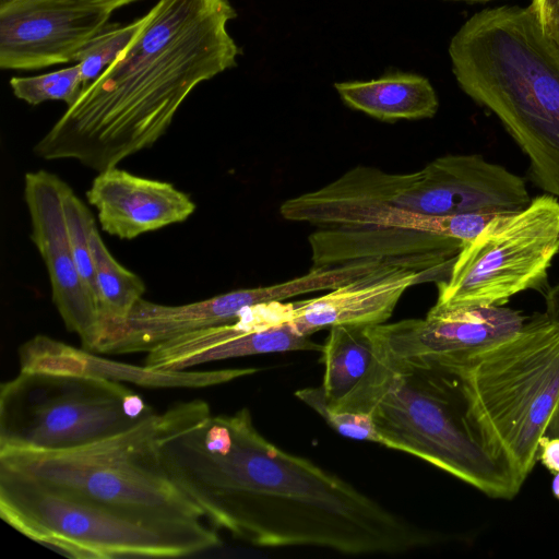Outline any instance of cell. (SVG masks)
Masks as SVG:
<instances>
[{
    "instance_id": "cell-1",
    "label": "cell",
    "mask_w": 559,
    "mask_h": 559,
    "mask_svg": "<svg viewBox=\"0 0 559 559\" xmlns=\"http://www.w3.org/2000/svg\"><path fill=\"white\" fill-rule=\"evenodd\" d=\"M157 452L212 526L253 546L396 555L435 542L336 474L269 441L248 408L194 417L166 433Z\"/></svg>"
},
{
    "instance_id": "cell-2",
    "label": "cell",
    "mask_w": 559,
    "mask_h": 559,
    "mask_svg": "<svg viewBox=\"0 0 559 559\" xmlns=\"http://www.w3.org/2000/svg\"><path fill=\"white\" fill-rule=\"evenodd\" d=\"M236 16L229 0H158L34 153L99 173L151 147L197 85L237 64L240 50L227 29Z\"/></svg>"
},
{
    "instance_id": "cell-3",
    "label": "cell",
    "mask_w": 559,
    "mask_h": 559,
    "mask_svg": "<svg viewBox=\"0 0 559 559\" xmlns=\"http://www.w3.org/2000/svg\"><path fill=\"white\" fill-rule=\"evenodd\" d=\"M449 56L461 90L499 119L527 156L532 181L559 199V50L532 5L473 14Z\"/></svg>"
},
{
    "instance_id": "cell-4",
    "label": "cell",
    "mask_w": 559,
    "mask_h": 559,
    "mask_svg": "<svg viewBox=\"0 0 559 559\" xmlns=\"http://www.w3.org/2000/svg\"><path fill=\"white\" fill-rule=\"evenodd\" d=\"M330 408L368 415L384 447L424 460L490 498L512 499L522 487L488 449L462 380L449 368L374 346L365 377Z\"/></svg>"
},
{
    "instance_id": "cell-5",
    "label": "cell",
    "mask_w": 559,
    "mask_h": 559,
    "mask_svg": "<svg viewBox=\"0 0 559 559\" xmlns=\"http://www.w3.org/2000/svg\"><path fill=\"white\" fill-rule=\"evenodd\" d=\"M207 406L201 400L179 403L124 432L72 450L0 451V468L141 518L205 520L165 472L157 447Z\"/></svg>"
},
{
    "instance_id": "cell-6",
    "label": "cell",
    "mask_w": 559,
    "mask_h": 559,
    "mask_svg": "<svg viewBox=\"0 0 559 559\" xmlns=\"http://www.w3.org/2000/svg\"><path fill=\"white\" fill-rule=\"evenodd\" d=\"M449 369L488 449L523 485L559 404V326L535 313L510 338Z\"/></svg>"
},
{
    "instance_id": "cell-7",
    "label": "cell",
    "mask_w": 559,
    "mask_h": 559,
    "mask_svg": "<svg viewBox=\"0 0 559 559\" xmlns=\"http://www.w3.org/2000/svg\"><path fill=\"white\" fill-rule=\"evenodd\" d=\"M0 515L28 538L76 559L185 557L222 546L205 520L141 518L3 468Z\"/></svg>"
},
{
    "instance_id": "cell-8",
    "label": "cell",
    "mask_w": 559,
    "mask_h": 559,
    "mask_svg": "<svg viewBox=\"0 0 559 559\" xmlns=\"http://www.w3.org/2000/svg\"><path fill=\"white\" fill-rule=\"evenodd\" d=\"M156 412L116 381L21 370L0 385V451H66L124 432Z\"/></svg>"
},
{
    "instance_id": "cell-9",
    "label": "cell",
    "mask_w": 559,
    "mask_h": 559,
    "mask_svg": "<svg viewBox=\"0 0 559 559\" xmlns=\"http://www.w3.org/2000/svg\"><path fill=\"white\" fill-rule=\"evenodd\" d=\"M559 252V199L544 193L523 210L495 216L437 282L441 309L502 306L524 290L547 292Z\"/></svg>"
},
{
    "instance_id": "cell-10",
    "label": "cell",
    "mask_w": 559,
    "mask_h": 559,
    "mask_svg": "<svg viewBox=\"0 0 559 559\" xmlns=\"http://www.w3.org/2000/svg\"><path fill=\"white\" fill-rule=\"evenodd\" d=\"M526 320L521 311L503 306L432 307L424 319L368 325V331L384 353L454 368L510 338Z\"/></svg>"
},
{
    "instance_id": "cell-11",
    "label": "cell",
    "mask_w": 559,
    "mask_h": 559,
    "mask_svg": "<svg viewBox=\"0 0 559 559\" xmlns=\"http://www.w3.org/2000/svg\"><path fill=\"white\" fill-rule=\"evenodd\" d=\"M66 182L46 170L24 178L31 238L46 264L51 297L68 331L80 336L82 348L95 353L102 337L97 305L79 274L68 234L62 195Z\"/></svg>"
},
{
    "instance_id": "cell-12",
    "label": "cell",
    "mask_w": 559,
    "mask_h": 559,
    "mask_svg": "<svg viewBox=\"0 0 559 559\" xmlns=\"http://www.w3.org/2000/svg\"><path fill=\"white\" fill-rule=\"evenodd\" d=\"M455 257L427 254L394 259L326 294L293 302L289 324L302 336L342 324L385 323L409 287L445 280Z\"/></svg>"
},
{
    "instance_id": "cell-13",
    "label": "cell",
    "mask_w": 559,
    "mask_h": 559,
    "mask_svg": "<svg viewBox=\"0 0 559 559\" xmlns=\"http://www.w3.org/2000/svg\"><path fill=\"white\" fill-rule=\"evenodd\" d=\"M110 14L51 0H9L0 4V67L34 70L75 61Z\"/></svg>"
},
{
    "instance_id": "cell-14",
    "label": "cell",
    "mask_w": 559,
    "mask_h": 559,
    "mask_svg": "<svg viewBox=\"0 0 559 559\" xmlns=\"http://www.w3.org/2000/svg\"><path fill=\"white\" fill-rule=\"evenodd\" d=\"M86 198L96 207L103 230L120 239L182 223L195 211L190 197L171 183L116 167L98 173Z\"/></svg>"
},
{
    "instance_id": "cell-15",
    "label": "cell",
    "mask_w": 559,
    "mask_h": 559,
    "mask_svg": "<svg viewBox=\"0 0 559 559\" xmlns=\"http://www.w3.org/2000/svg\"><path fill=\"white\" fill-rule=\"evenodd\" d=\"M255 305H260L258 287L180 306H165L141 298L127 319L107 334L95 353H148L181 335L231 322L245 309Z\"/></svg>"
},
{
    "instance_id": "cell-16",
    "label": "cell",
    "mask_w": 559,
    "mask_h": 559,
    "mask_svg": "<svg viewBox=\"0 0 559 559\" xmlns=\"http://www.w3.org/2000/svg\"><path fill=\"white\" fill-rule=\"evenodd\" d=\"M21 370L76 373L116 382H131L152 388H204L251 376L257 368L205 371L162 370L100 358L96 353L75 348L38 334L19 348Z\"/></svg>"
},
{
    "instance_id": "cell-17",
    "label": "cell",
    "mask_w": 559,
    "mask_h": 559,
    "mask_svg": "<svg viewBox=\"0 0 559 559\" xmlns=\"http://www.w3.org/2000/svg\"><path fill=\"white\" fill-rule=\"evenodd\" d=\"M308 241L311 267L427 254L455 257L464 246L463 241L429 228L359 224L319 227Z\"/></svg>"
},
{
    "instance_id": "cell-18",
    "label": "cell",
    "mask_w": 559,
    "mask_h": 559,
    "mask_svg": "<svg viewBox=\"0 0 559 559\" xmlns=\"http://www.w3.org/2000/svg\"><path fill=\"white\" fill-rule=\"evenodd\" d=\"M343 103L378 120H417L432 118L439 108L437 93L423 75L391 71L369 81L335 83Z\"/></svg>"
},
{
    "instance_id": "cell-19",
    "label": "cell",
    "mask_w": 559,
    "mask_h": 559,
    "mask_svg": "<svg viewBox=\"0 0 559 559\" xmlns=\"http://www.w3.org/2000/svg\"><path fill=\"white\" fill-rule=\"evenodd\" d=\"M374 359L368 325L342 324L330 328L323 344L322 389L330 407L336 406L360 382Z\"/></svg>"
},
{
    "instance_id": "cell-20",
    "label": "cell",
    "mask_w": 559,
    "mask_h": 559,
    "mask_svg": "<svg viewBox=\"0 0 559 559\" xmlns=\"http://www.w3.org/2000/svg\"><path fill=\"white\" fill-rule=\"evenodd\" d=\"M90 245L95 270L103 342L111 330L127 319L133 306L143 297L145 285L136 274L127 270L110 254L96 224L91 229Z\"/></svg>"
},
{
    "instance_id": "cell-21",
    "label": "cell",
    "mask_w": 559,
    "mask_h": 559,
    "mask_svg": "<svg viewBox=\"0 0 559 559\" xmlns=\"http://www.w3.org/2000/svg\"><path fill=\"white\" fill-rule=\"evenodd\" d=\"M146 22V14L132 23L107 26L78 52L83 90L92 84L128 47Z\"/></svg>"
},
{
    "instance_id": "cell-22",
    "label": "cell",
    "mask_w": 559,
    "mask_h": 559,
    "mask_svg": "<svg viewBox=\"0 0 559 559\" xmlns=\"http://www.w3.org/2000/svg\"><path fill=\"white\" fill-rule=\"evenodd\" d=\"M64 217L71 248L79 274L98 309L97 286L90 245V234L95 219L87 206L66 185L62 195Z\"/></svg>"
},
{
    "instance_id": "cell-23",
    "label": "cell",
    "mask_w": 559,
    "mask_h": 559,
    "mask_svg": "<svg viewBox=\"0 0 559 559\" xmlns=\"http://www.w3.org/2000/svg\"><path fill=\"white\" fill-rule=\"evenodd\" d=\"M13 94L29 105H38L47 100H62L72 106L83 92V80L80 64L55 72L17 78L10 80Z\"/></svg>"
},
{
    "instance_id": "cell-24",
    "label": "cell",
    "mask_w": 559,
    "mask_h": 559,
    "mask_svg": "<svg viewBox=\"0 0 559 559\" xmlns=\"http://www.w3.org/2000/svg\"><path fill=\"white\" fill-rule=\"evenodd\" d=\"M295 396L316 411L341 436L383 445V440L368 415L330 408L321 385L300 389L295 392Z\"/></svg>"
},
{
    "instance_id": "cell-25",
    "label": "cell",
    "mask_w": 559,
    "mask_h": 559,
    "mask_svg": "<svg viewBox=\"0 0 559 559\" xmlns=\"http://www.w3.org/2000/svg\"><path fill=\"white\" fill-rule=\"evenodd\" d=\"M530 4L546 36L555 41L559 37V0H532Z\"/></svg>"
},
{
    "instance_id": "cell-26",
    "label": "cell",
    "mask_w": 559,
    "mask_h": 559,
    "mask_svg": "<svg viewBox=\"0 0 559 559\" xmlns=\"http://www.w3.org/2000/svg\"><path fill=\"white\" fill-rule=\"evenodd\" d=\"M537 460L551 473H559V438L542 437L538 443Z\"/></svg>"
},
{
    "instance_id": "cell-27",
    "label": "cell",
    "mask_w": 559,
    "mask_h": 559,
    "mask_svg": "<svg viewBox=\"0 0 559 559\" xmlns=\"http://www.w3.org/2000/svg\"><path fill=\"white\" fill-rule=\"evenodd\" d=\"M64 4L86 7V8H98L109 12H114L120 7L136 2L139 0H51ZM2 4V3H1Z\"/></svg>"
},
{
    "instance_id": "cell-28",
    "label": "cell",
    "mask_w": 559,
    "mask_h": 559,
    "mask_svg": "<svg viewBox=\"0 0 559 559\" xmlns=\"http://www.w3.org/2000/svg\"><path fill=\"white\" fill-rule=\"evenodd\" d=\"M546 316L559 326V283L549 287L545 295Z\"/></svg>"
},
{
    "instance_id": "cell-29",
    "label": "cell",
    "mask_w": 559,
    "mask_h": 559,
    "mask_svg": "<svg viewBox=\"0 0 559 559\" xmlns=\"http://www.w3.org/2000/svg\"><path fill=\"white\" fill-rule=\"evenodd\" d=\"M544 436L559 438V404L548 424Z\"/></svg>"
},
{
    "instance_id": "cell-30",
    "label": "cell",
    "mask_w": 559,
    "mask_h": 559,
    "mask_svg": "<svg viewBox=\"0 0 559 559\" xmlns=\"http://www.w3.org/2000/svg\"><path fill=\"white\" fill-rule=\"evenodd\" d=\"M552 492L556 496V498L559 500V473L555 474V477L552 480Z\"/></svg>"
},
{
    "instance_id": "cell-31",
    "label": "cell",
    "mask_w": 559,
    "mask_h": 559,
    "mask_svg": "<svg viewBox=\"0 0 559 559\" xmlns=\"http://www.w3.org/2000/svg\"><path fill=\"white\" fill-rule=\"evenodd\" d=\"M451 1L486 2V1H491V0H451Z\"/></svg>"
},
{
    "instance_id": "cell-32",
    "label": "cell",
    "mask_w": 559,
    "mask_h": 559,
    "mask_svg": "<svg viewBox=\"0 0 559 559\" xmlns=\"http://www.w3.org/2000/svg\"><path fill=\"white\" fill-rule=\"evenodd\" d=\"M559 50V37L554 41Z\"/></svg>"
}]
</instances>
